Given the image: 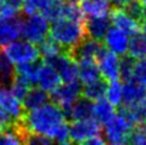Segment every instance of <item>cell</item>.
I'll return each instance as SVG.
<instances>
[{"mask_svg": "<svg viewBox=\"0 0 146 145\" xmlns=\"http://www.w3.org/2000/svg\"><path fill=\"white\" fill-rule=\"evenodd\" d=\"M65 122L64 111L56 103H46L33 110L25 111L23 117L16 122L19 136L22 138L25 133L41 134L50 139L53 138L58 128ZM53 142V140H52Z\"/></svg>", "mask_w": 146, "mask_h": 145, "instance_id": "6da1fadb", "label": "cell"}, {"mask_svg": "<svg viewBox=\"0 0 146 145\" xmlns=\"http://www.w3.org/2000/svg\"><path fill=\"white\" fill-rule=\"evenodd\" d=\"M48 34L57 44L69 52L85 38V22L70 18L57 19L52 22Z\"/></svg>", "mask_w": 146, "mask_h": 145, "instance_id": "7a4b0ae2", "label": "cell"}, {"mask_svg": "<svg viewBox=\"0 0 146 145\" xmlns=\"http://www.w3.org/2000/svg\"><path fill=\"white\" fill-rule=\"evenodd\" d=\"M50 33V21L44 16V13H30L22 21L21 24V35L25 40L39 45L45 40Z\"/></svg>", "mask_w": 146, "mask_h": 145, "instance_id": "3957f363", "label": "cell"}, {"mask_svg": "<svg viewBox=\"0 0 146 145\" xmlns=\"http://www.w3.org/2000/svg\"><path fill=\"white\" fill-rule=\"evenodd\" d=\"M3 52L6 55L13 63H27L34 62L40 58V50L36 44L28 40H15L4 46Z\"/></svg>", "mask_w": 146, "mask_h": 145, "instance_id": "277c9868", "label": "cell"}, {"mask_svg": "<svg viewBox=\"0 0 146 145\" xmlns=\"http://www.w3.org/2000/svg\"><path fill=\"white\" fill-rule=\"evenodd\" d=\"M133 128V123L128 121L122 114L115 115L105 123L104 128V136H105V142L119 145L128 143L129 133Z\"/></svg>", "mask_w": 146, "mask_h": 145, "instance_id": "5b68a950", "label": "cell"}, {"mask_svg": "<svg viewBox=\"0 0 146 145\" xmlns=\"http://www.w3.org/2000/svg\"><path fill=\"white\" fill-rule=\"evenodd\" d=\"M45 63L58 71L62 81L69 82L77 80V62L72 58V56L68 51H62L54 56H51L48 58H45Z\"/></svg>", "mask_w": 146, "mask_h": 145, "instance_id": "8992f818", "label": "cell"}, {"mask_svg": "<svg viewBox=\"0 0 146 145\" xmlns=\"http://www.w3.org/2000/svg\"><path fill=\"white\" fill-rule=\"evenodd\" d=\"M81 93H82L81 81L74 80V81L64 82L63 85L60 84L58 88L51 93L50 98H52L53 103H56L57 105H59L64 111L77 98H80Z\"/></svg>", "mask_w": 146, "mask_h": 145, "instance_id": "52a82bcc", "label": "cell"}, {"mask_svg": "<svg viewBox=\"0 0 146 145\" xmlns=\"http://www.w3.org/2000/svg\"><path fill=\"white\" fill-rule=\"evenodd\" d=\"M96 134H100V125L93 118L74 120L69 126L70 142L72 143H85Z\"/></svg>", "mask_w": 146, "mask_h": 145, "instance_id": "ba28073f", "label": "cell"}, {"mask_svg": "<svg viewBox=\"0 0 146 145\" xmlns=\"http://www.w3.org/2000/svg\"><path fill=\"white\" fill-rule=\"evenodd\" d=\"M97 64L104 80L113 81L119 79V58L118 55L104 49L97 57Z\"/></svg>", "mask_w": 146, "mask_h": 145, "instance_id": "9c48e42d", "label": "cell"}, {"mask_svg": "<svg viewBox=\"0 0 146 145\" xmlns=\"http://www.w3.org/2000/svg\"><path fill=\"white\" fill-rule=\"evenodd\" d=\"M104 50L100 40H96L93 38H83L74 49L69 51L76 62L80 59H97V57L100 55Z\"/></svg>", "mask_w": 146, "mask_h": 145, "instance_id": "30bf717a", "label": "cell"}, {"mask_svg": "<svg viewBox=\"0 0 146 145\" xmlns=\"http://www.w3.org/2000/svg\"><path fill=\"white\" fill-rule=\"evenodd\" d=\"M0 108L4 109L16 122L24 115V108L21 100L10 90V86H0Z\"/></svg>", "mask_w": 146, "mask_h": 145, "instance_id": "8fae6325", "label": "cell"}, {"mask_svg": "<svg viewBox=\"0 0 146 145\" xmlns=\"http://www.w3.org/2000/svg\"><path fill=\"white\" fill-rule=\"evenodd\" d=\"M104 41L109 51L116 53L118 56H124L128 52V46H129V35L126 34L123 30L118 29L116 27L109 28L105 36H104Z\"/></svg>", "mask_w": 146, "mask_h": 145, "instance_id": "7c38bea8", "label": "cell"}, {"mask_svg": "<svg viewBox=\"0 0 146 145\" xmlns=\"http://www.w3.org/2000/svg\"><path fill=\"white\" fill-rule=\"evenodd\" d=\"M110 19L113 27L123 30L128 35H134L137 33H140L139 21L135 19L133 16H130L123 7L113 9L110 13Z\"/></svg>", "mask_w": 146, "mask_h": 145, "instance_id": "4fadbf2b", "label": "cell"}, {"mask_svg": "<svg viewBox=\"0 0 146 145\" xmlns=\"http://www.w3.org/2000/svg\"><path fill=\"white\" fill-rule=\"evenodd\" d=\"M21 24L22 21L16 16H0V46H5L21 36Z\"/></svg>", "mask_w": 146, "mask_h": 145, "instance_id": "5bb4252c", "label": "cell"}, {"mask_svg": "<svg viewBox=\"0 0 146 145\" xmlns=\"http://www.w3.org/2000/svg\"><path fill=\"white\" fill-rule=\"evenodd\" d=\"M111 25V19L108 15L100 16H90L85 23L86 34L96 40H102Z\"/></svg>", "mask_w": 146, "mask_h": 145, "instance_id": "9a60e30c", "label": "cell"}, {"mask_svg": "<svg viewBox=\"0 0 146 145\" xmlns=\"http://www.w3.org/2000/svg\"><path fill=\"white\" fill-rule=\"evenodd\" d=\"M62 79L53 67L48 64H41L39 77H38V85L40 88H42L47 93H52L54 90H57L62 84Z\"/></svg>", "mask_w": 146, "mask_h": 145, "instance_id": "2e32d148", "label": "cell"}, {"mask_svg": "<svg viewBox=\"0 0 146 145\" xmlns=\"http://www.w3.org/2000/svg\"><path fill=\"white\" fill-rule=\"evenodd\" d=\"M93 111V100L88 98H77L72 104L64 110L65 117L70 120H86V118H92Z\"/></svg>", "mask_w": 146, "mask_h": 145, "instance_id": "e0dca14e", "label": "cell"}, {"mask_svg": "<svg viewBox=\"0 0 146 145\" xmlns=\"http://www.w3.org/2000/svg\"><path fill=\"white\" fill-rule=\"evenodd\" d=\"M121 114L133 125L146 121V94L130 104L122 105Z\"/></svg>", "mask_w": 146, "mask_h": 145, "instance_id": "ac0fdd59", "label": "cell"}, {"mask_svg": "<svg viewBox=\"0 0 146 145\" xmlns=\"http://www.w3.org/2000/svg\"><path fill=\"white\" fill-rule=\"evenodd\" d=\"M77 76L82 84H88L99 79L100 71L96 59H80L77 61Z\"/></svg>", "mask_w": 146, "mask_h": 145, "instance_id": "d6986e66", "label": "cell"}, {"mask_svg": "<svg viewBox=\"0 0 146 145\" xmlns=\"http://www.w3.org/2000/svg\"><path fill=\"white\" fill-rule=\"evenodd\" d=\"M113 115H115V106L104 97L93 102L92 118L96 120L99 125H105Z\"/></svg>", "mask_w": 146, "mask_h": 145, "instance_id": "ffe728a7", "label": "cell"}, {"mask_svg": "<svg viewBox=\"0 0 146 145\" xmlns=\"http://www.w3.org/2000/svg\"><path fill=\"white\" fill-rule=\"evenodd\" d=\"M48 100H50L48 93L44 91L42 88H40V87L30 88L27 94H25L24 99L22 100L24 111H29V110H33V109L39 108L41 105L46 104Z\"/></svg>", "mask_w": 146, "mask_h": 145, "instance_id": "44dd1931", "label": "cell"}, {"mask_svg": "<svg viewBox=\"0 0 146 145\" xmlns=\"http://www.w3.org/2000/svg\"><path fill=\"white\" fill-rule=\"evenodd\" d=\"M145 94L146 87L141 86L133 80L126 81V84L122 85V105L130 104V103L140 99Z\"/></svg>", "mask_w": 146, "mask_h": 145, "instance_id": "7402d4cb", "label": "cell"}, {"mask_svg": "<svg viewBox=\"0 0 146 145\" xmlns=\"http://www.w3.org/2000/svg\"><path fill=\"white\" fill-rule=\"evenodd\" d=\"M41 64L42 63L39 62V59L34 62H27V63H19L16 68V74L25 79L30 85H35L38 84Z\"/></svg>", "mask_w": 146, "mask_h": 145, "instance_id": "603a6c76", "label": "cell"}, {"mask_svg": "<svg viewBox=\"0 0 146 145\" xmlns=\"http://www.w3.org/2000/svg\"><path fill=\"white\" fill-rule=\"evenodd\" d=\"M15 63L5 55L0 52V86H10L16 75Z\"/></svg>", "mask_w": 146, "mask_h": 145, "instance_id": "cb8c5ba5", "label": "cell"}, {"mask_svg": "<svg viewBox=\"0 0 146 145\" xmlns=\"http://www.w3.org/2000/svg\"><path fill=\"white\" fill-rule=\"evenodd\" d=\"M81 9L88 16H100L108 15L110 11L109 0H81Z\"/></svg>", "mask_w": 146, "mask_h": 145, "instance_id": "d4e9b609", "label": "cell"}, {"mask_svg": "<svg viewBox=\"0 0 146 145\" xmlns=\"http://www.w3.org/2000/svg\"><path fill=\"white\" fill-rule=\"evenodd\" d=\"M106 80L103 79H97L92 82H88V84H85V87L82 88V93L81 94L83 97L88 98L91 100H97L100 99L105 96V91H106Z\"/></svg>", "mask_w": 146, "mask_h": 145, "instance_id": "484cf974", "label": "cell"}, {"mask_svg": "<svg viewBox=\"0 0 146 145\" xmlns=\"http://www.w3.org/2000/svg\"><path fill=\"white\" fill-rule=\"evenodd\" d=\"M132 36L133 38L129 40V46H128L129 56L135 59L145 58L146 57V36L140 33H137Z\"/></svg>", "mask_w": 146, "mask_h": 145, "instance_id": "4316f807", "label": "cell"}, {"mask_svg": "<svg viewBox=\"0 0 146 145\" xmlns=\"http://www.w3.org/2000/svg\"><path fill=\"white\" fill-rule=\"evenodd\" d=\"M104 97L113 106H119L122 104V84L118 80L110 81V84L106 85V91Z\"/></svg>", "mask_w": 146, "mask_h": 145, "instance_id": "83f0119b", "label": "cell"}, {"mask_svg": "<svg viewBox=\"0 0 146 145\" xmlns=\"http://www.w3.org/2000/svg\"><path fill=\"white\" fill-rule=\"evenodd\" d=\"M24 0H0V16H16L23 6Z\"/></svg>", "mask_w": 146, "mask_h": 145, "instance_id": "f1b7e54d", "label": "cell"}, {"mask_svg": "<svg viewBox=\"0 0 146 145\" xmlns=\"http://www.w3.org/2000/svg\"><path fill=\"white\" fill-rule=\"evenodd\" d=\"M30 86L32 85H30L27 80L23 79L22 76H19V75L16 74L15 75V79L12 81V84L10 85V87H11L10 90H11L13 94L16 96L21 102H22L24 99L25 94H27L28 91L30 90Z\"/></svg>", "mask_w": 146, "mask_h": 145, "instance_id": "f546056e", "label": "cell"}, {"mask_svg": "<svg viewBox=\"0 0 146 145\" xmlns=\"http://www.w3.org/2000/svg\"><path fill=\"white\" fill-rule=\"evenodd\" d=\"M132 80L146 87V57L134 62L132 70Z\"/></svg>", "mask_w": 146, "mask_h": 145, "instance_id": "4dcf8cb0", "label": "cell"}, {"mask_svg": "<svg viewBox=\"0 0 146 145\" xmlns=\"http://www.w3.org/2000/svg\"><path fill=\"white\" fill-rule=\"evenodd\" d=\"M128 143L135 145H146V121L137 123V127L132 128L129 133Z\"/></svg>", "mask_w": 146, "mask_h": 145, "instance_id": "1f68e13d", "label": "cell"}, {"mask_svg": "<svg viewBox=\"0 0 146 145\" xmlns=\"http://www.w3.org/2000/svg\"><path fill=\"white\" fill-rule=\"evenodd\" d=\"M134 58L130 56H124L122 59H119V77L126 82L132 80V70L134 64Z\"/></svg>", "mask_w": 146, "mask_h": 145, "instance_id": "d6a6232c", "label": "cell"}, {"mask_svg": "<svg viewBox=\"0 0 146 145\" xmlns=\"http://www.w3.org/2000/svg\"><path fill=\"white\" fill-rule=\"evenodd\" d=\"M123 9L135 19L140 21L144 18V4H141L139 0H132L126 6H123Z\"/></svg>", "mask_w": 146, "mask_h": 145, "instance_id": "836d02e7", "label": "cell"}, {"mask_svg": "<svg viewBox=\"0 0 146 145\" xmlns=\"http://www.w3.org/2000/svg\"><path fill=\"white\" fill-rule=\"evenodd\" d=\"M83 144H87V145H103V144H105V138H103L100 134H96V136L88 138Z\"/></svg>", "mask_w": 146, "mask_h": 145, "instance_id": "e575fe53", "label": "cell"}, {"mask_svg": "<svg viewBox=\"0 0 146 145\" xmlns=\"http://www.w3.org/2000/svg\"><path fill=\"white\" fill-rule=\"evenodd\" d=\"M130 1H132V0H113V3L117 4L118 6H121V7L126 6V5H127L128 3H130Z\"/></svg>", "mask_w": 146, "mask_h": 145, "instance_id": "d590c367", "label": "cell"}, {"mask_svg": "<svg viewBox=\"0 0 146 145\" xmlns=\"http://www.w3.org/2000/svg\"><path fill=\"white\" fill-rule=\"evenodd\" d=\"M140 29H141L143 30V34L146 36V21H145V22H144V24H143V27L141 28H140Z\"/></svg>", "mask_w": 146, "mask_h": 145, "instance_id": "8d00e7d4", "label": "cell"}, {"mask_svg": "<svg viewBox=\"0 0 146 145\" xmlns=\"http://www.w3.org/2000/svg\"><path fill=\"white\" fill-rule=\"evenodd\" d=\"M66 1H70V3H79L81 0H66Z\"/></svg>", "mask_w": 146, "mask_h": 145, "instance_id": "74e56055", "label": "cell"}, {"mask_svg": "<svg viewBox=\"0 0 146 145\" xmlns=\"http://www.w3.org/2000/svg\"><path fill=\"white\" fill-rule=\"evenodd\" d=\"M144 18H146V5L144 6Z\"/></svg>", "mask_w": 146, "mask_h": 145, "instance_id": "f35d334b", "label": "cell"}, {"mask_svg": "<svg viewBox=\"0 0 146 145\" xmlns=\"http://www.w3.org/2000/svg\"><path fill=\"white\" fill-rule=\"evenodd\" d=\"M139 1L141 4H144V5H146V0H139Z\"/></svg>", "mask_w": 146, "mask_h": 145, "instance_id": "ab89813d", "label": "cell"}]
</instances>
